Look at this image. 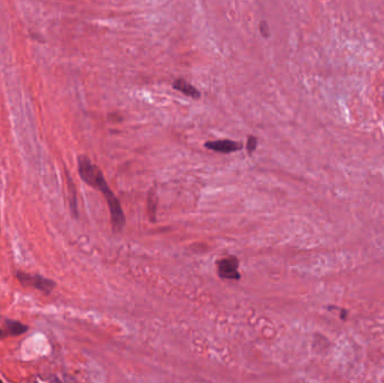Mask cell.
I'll list each match as a JSON object with an SVG mask.
<instances>
[{
    "label": "cell",
    "instance_id": "cell-3",
    "mask_svg": "<svg viewBox=\"0 0 384 383\" xmlns=\"http://www.w3.org/2000/svg\"><path fill=\"white\" fill-rule=\"evenodd\" d=\"M217 271L221 279L225 280H239L240 274L238 272V260L236 257H228L219 260L217 263Z\"/></svg>",
    "mask_w": 384,
    "mask_h": 383
},
{
    "label": "cell",
    "instance_id": "cell-4",
    "mask_svg": "<svg viewBox=\"0 0 384 383\" xmlns=\"http://www.w3.org/2000/svg\"><path fill=\"white\" fill-rule=\"evenodd\" d=\"M205 146L208 149H212L213 152L229 154L237 151H240L243 149L242 143H237L231 140H221V141H213L207 142Z\"/></svg>",
    "mask_w": 384,
    "mask_h": 383
},
{
    "label": "cell",
    "instance_id": "cell-6",
    "mask_svg": "<svg viewBox=\"0 0 384 383\" xmlns=\"http://www.w3.org/2000/svg\"><path fill=\"white\" fill-rule=\"evenodd\" d=\"M172 87H173V89L178 90V91L183 93V95H186L187 97H190V98H192V99H200L201 98L200 91H199V90L195 87H193V85H190L187 80H184V79H181V78L175 79V80L173 81Z\"/></svg>",
    "mask_w": 384,
    "mask_h": 383
},
{
    "label": "cell",
    "instance_id": "cell-9",
    "mask_svg": "<svg viewBox=\"0 0 384 383\" xmlns=\"http://www.w3.org/2000/svg\"><path fill=\"white\" fill-rule=\"evenodd\" d=\"M0 231H1V226H0Z\"/></svg>",
    "mask_w": 384,
    "mask_h": 383
},
{
    "label": "cell",
    "instance_id": "cell-2",
    "mask_svg": "<svg viewBox=\"0 0 384 383\" xmlns=\"http://www.w3.org/2000/svg\"><path fill=\"white\" fill-rule=\"evenodd\" d=\"M16 279L20 281L22 285L37 289V290L46 292V294H50L55 288L54 281L40 276V274H32L18 271L16 272Z\"/></svg>",
    "mask_w": 384,
    "mask_h": 383
},
{
    "label": "cell",
    "instance_id": "cell-8",
    "mask_svg": "<svg viewBox=\"0 0 384 383\" xmlns=\"http://www.w3.org/2000/svg\"><path fill=\"white\" fill-rule=\"evenodd\" d=\"M259 31H261L262 36L269 37L270 36V31H269V25L265 21H262L259 22Z\"/></svg>",
    "mask_w": 384,
    "mask_h": 383
},
{
    "label": "cell",
    "instance_id": "cell-1",
    "mask_svg": "<svg viewBox=\"0 0 384 383\" xmlns=\"http://www.w3.org/2000/svg\"><path fill=\"white\" fill-rule=\"evenodd\" d=\"M78 171L81 179L85 183L96 188L97 190H99L103 193L108 204L109 210H110L112 228L115 232L122 231L126 224L125 213L123 212L118 198L115 196V193L109 188L100 169L96 164H93L88 157L81 155L78 159Z\"/></svg>",
    "mask_w": 384,
    "mask_h": 383
},
{
    "label": "cell",
    "instance_id": "cell-7",
    "mask_svg": "<svg viewBox=\"0 0 384 383\" xmlns=\"http://www.w3.org/2000/svg\"><path fill=\"white\" fill-rule=\"evenodd\" d=\"M257 143H258V141H257V138H256L255 136H248L247 143H246L247 152L250 153V154L253 153L256 149V148H257Z\"/></svg>",
    "mask_w": 384,
    "mask_h": 383
},
{
    "label": "cell",
    "instance_id": "cell-5",
    "mask_svg": "<svg viewBox=\"0 0 384 383\" xmlns=\"http://www.w3.org/2000/svg\"><path fill=\"white\" fill-rule=\"evenodd\" d=\"M27 326L21 324V322L7 319V320L3 321V324L0 326V340L10 336H20L21 334L27 332Z\"/></svg>",
    "mask_w": 384,
    "mask_h": 383
}]
</instances>
